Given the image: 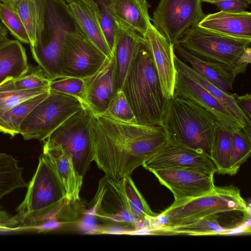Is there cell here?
<instances>
[{"mask_svg": "<svg viewBox=\"0 0 251 251\" xmlns=\"http://www.w3.org/2000/svg\"><path fill=\"white\" fill-rule=\"evenodd\" d=\"M8 0H0V1L1 2H4Z\"/></svg>", "mask_w": 251, "mask_h": 251, "instance_id": "cell-47", "label": "cell"}, {"mask_svg": "<svg viewBox=\"0 0 251 251\" xmlns=\"http://www.w3.org/2000/svg\"><path fill=\"white\" fill-rule=\"evenodd\" d=\"M218 125L215 118L205 109L175 95L168 99L160 124L168 138L211 159Z\"/></svg>", "mask_w": 251, "mask_h": 251, "instance_id": "cell-4", "label": "cell"}, {"mask_svg": "<svg viewBox=\"0 0 251 251\" xmlns=\"http://www.w3.org/2000/svg\"><path fill=\"white\" fill-rule=\"evenodd\" d=\"M205 15L201 0H160L151 20L167 40L174 44Z\"/></svg>", "mask_w": 251, "mask_h": 251, "instance_id": "cell-11", "label": "cell"}, {"mask_svg": "<svg viewBox=\"0 0 251 251\" xmlns=\"http://www.w3.org/2000/svg\"><path fill=\"white\" fill-rule=\"evenodd\" d=\"M236 210H250L240 190L232 185L216 186L209 194L174 202L161 213L151 219L149 225L151 228L171 226L215 213Z\"/></svg>", "mask_w": 251, "mask_h": 251, "instance_id": "cell-6", "label": "cell"}, {"mask_svg": "<svg viewBox=\"0 0 251 251\" xmlns=\"http://www.w3.org/2000/svg\"><path fill=\"white\" fill-rule=\"evenodd\" d=\"M143 38L151 52L163 96L169 99L174 95L176 72L174 61V44L169 42L152 23Z\"/></svg>", "mask_w": 251, "mask_h": 251, "instance_id": "cell-17", "label": "cell"}, {"mask_svg": "<svg viewBox=\"0 0 251 251\" xmlns=\"http://www.w3.org/2000/svg\"><path fill=\"white\" fill-rule=\"evenodd\" d=\"M174 61L176 69L199 83L227 108L245 125V128L243 129L244 131L248 134L251 135V120L249 119L238 105L235 100L236 94H229L224 91L194 71L187 64L179 59L175 53L174 54Z\"/></svg>", "mask_w": 251, "mask_h": 251, "instance_id": "cell-25", "label": "cell"}, {"mask_svg": "<svg viewBox=\"0 0 251 251\" xmlns=\"http://www.w3.org/2000/svg\"><path fill=\"white\" fill-rule=\"evenodd\" d=\"M64 0L66 3H68L70 2L76 0Z\"/></svg>", "mask_w": 251, "mask_h": 251, "instance_id": "cell-46", "label": "cell"}, {"mask_svg": "<svg viewBox=\"0 0 251 251\" xmlns=\"http://www.w3.org/2000/svg\"><path fill=\"white\" fill-rule=\"evenodd\" d=\"M174 95L193 101L211 113L218 124L232 131L245 129V125L204 87L176 69Z\"/></svg>", "mask_w": 251, "mask_h": 251, "instance_id": "cell-15", "label": "cell"}, {"mask_svg": "<svg viewBox=\"0 0 251 251\" xmlns=\"http://www.w3.org/2000/svg\"><path fill=\"white\" fill-rule=\"evenodd\" d=\"M91 129L93 161L116 181L131 176L168 140L160 125L125 122L105 114H93Z\"/></svg>", "mask_w": 251, "mask_h": 251, "instance_id": "cell-1", "label": "cell"}, {"mask_svg": "<svg viewBox=\"0 0 251 251\" xmlns=\"http://www.w3.org/2000/svg\"><path fill=\"white\" fill-rule=\"evenodd\" d=\"M160 183L173 194L178 202L212 192L216 186L214 175L195 169H165L151 171Z\"/></svg>", "mask_w": 251, "mask_h": 251, "instance_id": "cell-16", "label": "cell"}, {"mask_svg": "<svg viewBox=\"0 0 251 251\" xmlns=\"http://www.w3.org/2000/svg\"><path fill=\"white\" fill-rule=\"evenodd\" d=\"M2 211V210H1V209H0V211Z\"/></svg>", "mask_w": 251, "mask_h": 251, "instance_id": "cell-49", "label": "cell"}, {"mask_svg": "<svg viewBox=\"0 0 251 251\" xmlns=\"http://www.w3.org/2000/svg\"><path fill=\"white\" fill-rule=\"evenodd\" d=\"M232 133L231 129L220 125L217 127L211 159L220 174L230 176Z\"/></svg>", "mask_w": 251, "mask_h": 251, "instance_id": "cell-31", "label": "cell"}, {"mask_svg": "<svg viewBox=\"0 0 251 251\" xmlns=\"http://www.w3.org/2000/svg\"><path fill=\"white\" fill-rule=\"evenodd\" d=\"M115 20L143 37L151 23L147 0H109Z\"/></svg>", "mask_w": 251, "mask_h": 251, "instance_id": "cell-24", "label": "cell"}, {"mask_svg": "<svg viewBox=\"0 0 251 251\" xmlns=\"http://www.w3.org/2000/svg\"><path fill=\"white\" fill-rule=\"evenodd\" d=\"M87 214L104 221L137 230L139 222L131 212L121 183L107 176L99 181L97 193Z\"/></svg>", "mask_w": 251, "mask_h": 251, "instance_id": "cell-13", "label": "cell"}, {"mask_svg": "<svg viewBox=\"0 0 251 251\" xmlns=\"http://www.w3.org/2000/svg\"><path fill=\"white\" fill-rule=\"evenodd\" d=\"M43 26L39 41L30 46L33 58L50 80L60 77V62L67 34L80 31L63 0H42Z\"/></svg>", "mask_w": 251, "mask_h": 251, "instance_id": "cell-5", "label": "cell"}, {"mask_svg": "<svg viewBox=\"0 0 251 251\" xmlns=\"http://www.w3.org/2000/svg\"><path fill=\"white\" fill-rule=\"evenodd\" d=\"M238 105L249 120L251 119V95L249 93L238 96L235 95Z\"/></svg>", "mask_w": 251, "mask_h": 251, "instance_id": "cell-43", "label": "cell"}, {"mask_svg": "<svg viewBox=\"0 0 251 251\" xmlns=\"http://www.w3.org/2000/svg\"><path fill=\"white\" fill-rule=\"evenodd\" d=\"M93 112L86 106L74 114L44 142V146H57L72 158L77 175L82 179L93 161L94 149L91 129Z\"/></svg>", "mask_w": 251, "mask_h": 251, "instance_id": "cell-7", "label": "cell"}, {"mask_svg": "<svg viewBox=\"0 0 251 251\" xmlns=\"http://www.w3.org/2000/svg\"><path fill=\"white\" fill-rule=\"evenodd\" d=\"M25 48L18 40H9L0 46V84L15 78L29 69Z\"/></svg>", "mask_w": 251, "mask_h": 251, "instance_id": "cell-26", "label": "cell"}, {"mask_svg": "<svg viewBox=\"0 0 251 251\" xmlns=\"http://www.w3.org/2000/svg\"><path fill=\"white\" fill-rule=\"evenodd\" d=\"M50 90L26 99L0 117V131L14 136L19 134L21 124L30 111L49 94Z\"/></svg>", "mask_w": 251, "mask_h": 251, "instance_id": "cell-28", "label": "cell"}, {"mask_svg": "<svg viewBox=\"0 0 251 251\" xmlns=\"http://www.w3.org/2000/svg\"><path fill=\"white\" fill-rule=\"evenodd\" d=\"M84 214L85 216L77 223L78 226L85 233L92 234L98 226L96 224L93 216L86 213Z\"/></svg>", "mask_w": 251, "mask_h": 251, "instance_id": "cell-42", "label": "cell"}, {"mask_svg": "<svg viewBox=\"0 0 251 251\" xmlns=\"http://www.w3.org/2000/svg\"><path fill=\"white\" fill-rule=\"evenodd\" d=\"M0 21L17 40L30 44L28 34L19 16L14 10L0 1Z\"/></svg>", "mask_w": 251, "mask_h": 251, "instance_id": "cell-35", "label": "cell"}, {"mask_svg": "<svg viewBox=\"0 0 251 251\" xmlns=\"http://www.w3.org/2000/svg\"><path fill=\"white\" fill-rule=\"evenodd\" d=\"M22 173L23 168L15 158L0 153V200L16 189L27 187Z\"/></svg>", "mask_w": 251, "mask_h": 251, "instance_id": "cell-29", "label": "cell"}, {"mask_svg": "<svg viewBox=\"0 0 251 251\" xmlns=\"http://www.w3.org/2000/svg\"><path fill=\"white\" fill-rule=\"evenodd\" d=\"M50 81V79L39 66L34 68L29 66L28 71L24 75L9 79L12 88L18 90L47 88Z\"/></svg>", "mask_w": 251, "mask_h": 251, "instance_id": "cell-34", "label": "cell"}, {"mask_svg": "<svg viewBox=\"0 0 251 251\" xmlns=\"http://www.w3.org/2000/svg\"><path fill=\"white\" fill-rule=\"evenodd\" d=\"M250 4L251 2V0H246Z\"/></svg>", "mask_w": 251, "mask_h": 251, "instance_id": "cell-48", "label": "cell"}, {"mask_svg": "<svg viewBox=\"0 0 251 251\" xmlns=\"http://www.w3.org/2000/svg\"><path fill=\"white\" fill-rule=\"evenodd\" d=\"M83 79L85 84V105L93 114H103L116 93L112 56L107 57L96 73Z\"/></svg>", "mask_w": 251, "mask_h": 251, "instance_id": "cell-18", "label": "cell"}, {"mask_svg": "<svg viewBox=\"0 0 251 251\" xmlns=\"http://www.w3.org/2000/svg\"><path fill=\"white\" fill-rule=\"evenodd\" d=\"M9 79L0 84V117L22 101L49 90V88L15 90L11 86Z\"/></svg>", "mask_w": 251, "mask_h": 251, "instance_id": "cell-32", "label": "cell"}, {"mask_svg": "<svg viewBox=\"0 0 251 251\" xmlns=\"http://www.w3.org/2000/svg\"><path fill=\"white\" fill-rule=\"evenodd\" d=\"M176 55L194 71L224 91L231 94L236 75L232 69L220 64L201 59L176 44H174Z\"/></svg>", "mask_w": 251, "mask_h": 251, "instance_id": "cell-22", "label": "cell"}, {"mask_svg": "<svg viewBox=\"0 0 251 251\" xmlns=\"http://www.w3.org/2000/svg\"><path fill=\"white\" fill-rule=\"evenodd\" d=\"M8 40V29L0 21V46Z\"/></svg>", "mask_w": 251, "mask_h": 251, "instance_id": "cell-44", "label": "cell"}, {"mask_svg": "<svg viewBox=\"0 0 251 251\" xmlns=\"http://www.w3.org/2000/svg\"><path fill=\"white\" fill-rule=\"evenodd\" d=\"M114 44L112 51L116 92L121 90L136 45L142 37L136 31L115 20Z\"/></svg>", "mask_w": 251, "mask_h": 251, "instance_id": "cell-21", "label": "cell"}, {"mask_svg": "<svg viewBox=\"0 0 251 251\" xmlns=\"http://www.w3.org/2000/svg\"><path fill=\"white\" fill-rule=\"evenodd\" d=\"M85 106L71 95L50 90L23 121L19 134L25 140L44 141L67 119Z\"/></svg>", "mask_w": 251, "mask_h": 251, "instance_id": "cell-9", "label": "cell"}, {"mask_svg": "<svg viewBox=\"0 0 251 251\" xmlns=\"http://www.w3.org/2000/svg\"><path fill=\"white\" fill-rule=\"evenodd\" d=\"M26 188L25 197L11 219L13 226L18 229H27L54 218L70 203L56 171L43 153Z\"/></svg>", "mask_w": 251, "mask_h": 251, "instance_id": "cell-3", "label": "cell"}, {"mask_svg": "<svg viewBox=\"0 0 251 251\" xmlns=\"http://www.w3.org/2000/svg\"><path fill=\"white\" fill-rule=\"evenodd\" d=\"M121 90L137 123L160 125L168 99L163 96L151 52L143 37L136 45Z\"/></svg>", "mask_w": 251, "mask_h": 251, "instance_id": "cell-2", "label": "cell"}, {"mask_svg": "<svg viewBox=\"0 0 251 251\" xmlns=\"http://www.w3.org/2000/svg\"><path fill=\"white\" fill-rule=\"evenodd\" d=\"M18 14L29 36L30 46L39 40L43 26L42 0H8L2 2Z\"/></svg>", "mask_w": 251, "mask_h": 251, "instance_id": "cell-27", "label": "cell"}, {"mask_svg": "<svg viewBox=\"0 0 251 251\" xmlns=\"http://www.w3.org/2000/svg\"><path fill=\"white\" fill-rule=\"evenodd\" d=\"M221 0H201V2L209 3L212 4L216 2L221 1Z\"/></svg>", "mask_w": 251, "mask_h": 251, "instance_id": "cell-45", "label": "cell"}, {"mask_svg": "<svg viewBox=\"0 0 251 251\" xmlns=\"http://www.w3.org/2000/svg\"><path fill=\"white\" fill-rule=\"evenodd\" d=\"M251 43V40L220 34L197 25L188 29L175 44L201 59L220 64L234 72L238 60Z\"/></svg>", "mask_w": 251, "mask_h": 251, "instance_id": "cell-8", "label": "cell"}, {"mask_svg": "<svg viewBox=\"0 0 251 251\" xmlns=\"http://www.w3.org/2000/svg\"><path fill=\"white\" fill-rule=\"evenodd\" d=\"M81 33L107 57H112L100 24V10L95 0L67 3Z\"/></svg>", "mask_w": 251, "mask_h": 251, "instance_id": "cell-19", "label": "cell"}, {"mask_svg": "<svg viewBox=\"0 0 251 251\" xmlns=\"http://www.w3.org/2000/svg\"><path fill=\"white\" fill-rule=\"evenodd\" d=\"M120 181L130 210L139 222L140 229L148 228V221L157 214L151 210L130 176L123 177Z\"/></svg>", "mask_w": 251, "mask_h": 251, "instance_id": "cell-30", "label": "cell"}, {"mask_svg": "<svg viewBox=\"0 0 251 251\" xmlns=\"http://www.w3.org/2000/svg\"><path fill=\"white\" fill-rule=\"evenodd\" d=\"M198 26L234 38L251 40V13L224 11L205 15Z\"/></svg>", "mask_w": 251, "mask_h": 251, "instance_id": "cell-20", "label": "cell"}, {"mask_svg": "<svg viewBox=\"0 0 251 251\" xmlns=\"http://www.w3.org/2000/svg\"><path fill=\"white\" fill-rule=\"evenodd\" d=\"M251 136L243 129L232 131L230 176L237 174L240 167L251 156Z\"/></svg>", "mask_w": 251, "mask_h": 251, "instance_id": "cell-33", "label": "cell"}, {"mask_svg": "<svg viewBox=\"0 0 251 251\" xmlns=\"http://www.w3.org/2000/svg\"><path fill=\"white\" fill-rule=\"evenodd\" d=\"M75 222L65 220L59 217H54L39 225L32 226L27 229L37 230L38 232L50 231L61 227L64 225L75 224Z\"/></svg>", "mask_w": 251, "mask_h": 251, "instance_id": "cell-40", "label": "cell"}, {"mask_svg": "<svg viewBox=\"0 0 251 251\" xmlns=\"http://www.w3.org/2000/svg\"><path fill=\"white\" fill-rule=\"evenodd\" d=\"M142 166L150 172L165 169H189L213 175L217 172L213 161L206 154L169 138Z\"/></svg>", "mask_w": 251, "mask_h": 251, "instance_id": "cell-14", "label": "cell"}, {"mask_svg": "<svg viewBox=\"0 0 251 251\" xmlns=\"http://www.w3.org/2000/svg\"><path fill=\"white\" fill-rule=\"evenodd\" d=\"M49 88L50 90L73 96L85 105V84L83 78L74 77H58L50 80Z\"/></svg>", "mask_w": 251, "mask_h": 251, "instance_id": "cell-36", "label": "cell"}, {"mask_svg": "<svg viewBox=\"0 0 251 251\" xmlns=\"http://www.w3.org/2000/svg\"><path fill=\"white\" fill-rule=\"evenodd\" d=\"M95 0L100 8L101 28L111 53L114 47L116 34L115 19L111 11L109 0Z\"/></svg>", "mask_w": 251, "mask_h": 251, "instance_id": "cell-38", "label": "cell"}, {"mask_svg": "<svg viewBox=\"0 0 251 251\" xmlns=\"http://www.w3.org/2000/svg\"><path fill=\"white\" fill-rule=\"evenodd\" d=\"M131 230L134 229L129 226L121 225L98 226L92 234L124 235L126 231Z\"/></svg>", "mask_w": 251, "mask_h": 251, "instance_id": "cell-41", "label": "cell"}, {"mask_svg": "<svg viewBox=\"0 0 251 251\" xmlns=\"http://www.w3.org/2000/svg\"><path fill=\"white\" fill-rule=\"evenodd\" d=\"M49 160L64 187L68 202L79 200L83 179L76 174L71 157L57 146H43L42 152Z\"/></svg>", "mask_w": 251, "mask_h": 251, "instance_id": "cell-23", "label": "cell"}, {"mask_svg": "<svg viewBox=\"0 0 251 251\" xmlns=\"http://www.w3.org/2000/svg\"><path fill=\"white\" fill-rule=\"evenodd\" d=\"M220 11L240 12L246 10L250 3L246 0H223L214 3Z\"/></svg>", "mask_w": 251, "mask_h": 251, "instance_id": "cell-39", "label": "cell"}, {"mask_svg": "<svg viewBox=\"0 0 251 251\" xmlns=\"http://www.w3.org/2000/svg\"><path fill=\"white\" fill-rule=\"evenodd\" d=\"M107 57L81 31L69 32L63 45L59 77H89L101 67Z\"/></svg>", "mask_w": 251, "mask_h": 251, "instance_id": "cell-12", "label": "cell"}, {"mask_svg": "<svg viewBox=\"0 0 251 251\" xmlns=\"http://www.w3.org/2000/svg\"><path fill=\"white\" fill-rule=\"evenodd\" d=\"M251 221L250 210L218 212L192 220L150 229V235H226L235 231L249 232L247 223Z\"/></svg>", "mask_w": 251, "mask_h": 251, "instance_id": "cell-10", "label": "cell"}, {"mask_svg": "<svg viewBox=\"0 0 251 251\" xmlns=\"http://www.w3.org/2000/svg\"><path fill=\"white\" fill-rule=\"evenodd\" d=\"M102 114L123 122L137 123L133 111L121 90L116 92L106 111Z\"/></svg>", "mask_w": 251, "mask_h": 251, "instance_id": "cell-37", "label": "cell"}]
</instances>
